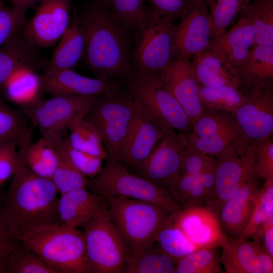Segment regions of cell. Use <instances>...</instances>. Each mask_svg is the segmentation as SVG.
I'll return each mask as SVG.
<instances>
[{
    "mask_svg": "<svg viewBox=\"0 0 273 273\" xmlns=\"http://www.w3.org/2000/svg\"><path fill=\"white\" fill-rule=\"evenodd\" d=\"M85 36L83 56L96 78L127 84L135 77L131 60L134 31L114 15L107 0H90L73 14Z\"/></svg>",
    "mask_w": 273,
    "mask_h": 273,
    "instance_id": "1",
    "label": "cell"
},
{
    "mask_svg": "<svg viewBox=\"0 0 273 273\" xmlns=\"http://www.w3.org/2000/svg\"><path fill=\"white\" fill-rule=\"evenodd\" d=\"M59 193L52 179L38 176L21 165L3 195L6 215L17 239L36 229L61 224Z\"/></svg>",
    "mask_w": 273,
    "mask_h": 273,
    "instance_id": "2",
    "label": "cell"
},
{
    "mask_svg": "<svg viewBox=\"0 0 273 273\" xmlns=\"http://www.w3.org/2000/svg\"><path fill=\"white\" fill-rule=\"evenodd\" d=\"M136 103L125 85L98 95L83 117L97 130L106 148V160L118 162L135 117Z\"/></svg>",
    "mask_w": 273,
    "mask_h": 273,
    "instance_id": "3",
    "label": "cell"
},
{
    "mask_svg": "<svg viewBox=\"0 0 273 273\" xmlns=\"http://www.w3.org/2000/svg\"><path fill=\"white\" fill-rule=\"evenodd\" d=\"M105 199L110 218L123 242L126 255L155 242L160 227L171 212L155 204L123 196Z\"/></svg>",
    "mask_w": 273,
    "mask_h": 273,
    "instance_id": "4",
    "label": "cell"
},
{
    "mask_svg": "<svg viewBox=\"0 0 273 273\" xmlns=\"http://www.w3.org/2000/svg\"><path fill=\"white\" fill-rule=\"evenodd\" d=\"M57 273H87L82 232L61 223L39 228L19 239Z\"/></svg>",
    "mask_w": 273,
    "mask_h": 273,
    "instance_id": "5",
    "label": "cell"
},
{
    "mask_svg": "<svg viewBox=\"0 0 273 273\" xmlns=\"http://www.w3.org/2000/svg\"><path fill=\"white\" fill-rule=\"evenodd\" d=\"M176 20L147 7V17L135 33L131 60L135 76L158 73L175 58Z\"/></svg>",
    "mask_w": 273,
    "mask_h": 273,
    "instance_id": "6",
    "label": "cell"
},
{
    "mask_svg": "<svg viewBox=\"0 0 273 273\" xmlns=\"http://www.w3.org/2000/svg\"><path fill=\"white\" fill-rule=\"evenodd\" d=\"M98 95H61L40 98L20 109L27 115L41 138L53 145L67 134L69 126L76 119L84 117Z\"/></svg>",
    "mask_w": 273,
    "mask_h": 273,
    "instance_id": "7",
    "label": "cell"
},
{
    "mask_svg": "<svg viewBox=\"0 0 273 273\" xmlns=\"http://www.w3.org/2000/svg\"><path fill=\"white\" fill-rule=\"evenodd\" d=\"M86 188L105 198L123 196L149 202L171 212L180 208L167 191L131 172L116 161L106 160L100 172L89 179Z\"/></svg>",
    "mask_w": 273,
    "mask_h": 273,
    "instance_id": "8",
    "label": "cell"
},
{
    "mask_svg": "<svg viewBox=\"0 0 273 273\" xmlns=\"http://www.w3.org/2000/svg\"><path fill=\"white\" fill-rule=\"evenodd\" d=\"M87 273H123L126 252L108 208L92 219L82 232Z\"/></svg>",
    "mask_w": 273,
    "mask_h": 273,
    "instance_id": "9",
    "label": "cell"
},
{
    "mask_svg": "<svg viewBox=\"0 0 273 273\" xmlns=\"http://www.w3.org/2000/svg\"><path fill=\"white\" fill-rule=\"evenodd\" d=\"M255 143L242 140L217 155L215 187L210 205L218 213L221 206L255 176Z\"/></svg>",
    "mask_w": 273,
    "mask_h": 273,
    "instance_id": "10",
    "label": "cell"
},
{
    "mask_svg": "<svg viewBox=\"0 0 273 273\" xmlns=\"http://www.w3.org/2000/svg\"><path fill=\"white\" fill-rule=\"evenodd\" d=\"M126 88L155 118L161 127L190 132L192 123L174 97L163 86L158 73L135 76Z\"/></svg>",
    "mask_w": 273,
    "mask_h": 273,
    "instance_id": "11",
    "label": "cell"
},
{
    "mask_svg": "<svg viewBox=\"0 0 273 273\" xmlns=\"http://www.w3.org/2000/svg\"><path fill=\"white\" fill-rule=\"evenodd\" d=\"M244 102L232 114L246 141L255 143L273 132V80L258 83L245 94Z\"/></svg>",
    "mask_w": 273,
    "mask_h": 273,
    "instance_id": "12",
    "label": "cell"
},
{
    "mask_svg": "<svg viewBox=\"0 0 273 273\" xmlns=\"http://www.w3.org/2000/svg\"><path fill=\"white\" fill-rule=\"evenodd\" d=\"M187 139L196 150L212 157L244 140L232 113L207 109L192 123Z\"/></svg>",
    "mask_w": 273,
    "mask_h": 273,
    "instance_id": "13",
    "label": "cell"
},
{
    "mask_svg": "<svg viewBox=\"0 0 273 273\" xmlns=\"http://www.w3.org/2000/svg\"><path fill=\"white\" fill-rule=\"evenodd\" d=\"M187 136L171 129L163 132L162 139L134 173L168 192L179 174Z\"/></svg>",
    "mask_w": 273,
    "mask_h": 273,
    "instance_id": "14",
    "label": "cell"
},
{
    "mask_svg": "<svg viewBox=\"0 0 273 273\" xmlns=\"http://www.w3.org/2000/svg\"><path fill=\"white\" fill-rule=\"evenodd\" d=\"M214 44V27L207 4L205 0L193 1L176 25L175 58L190 60L197 54L211 50Z\"/></svg>",
    "mask_w": 273,
    "mask_h": 273,
    "instance_id": "15",
    "label": "cell"
},
{
    "mask_svg": "<svg viewBox=\"0 0 273 273\" xmlns=\"http://www.w3.org/2000/svg\"><path fill=\"white\" fill-rule=\"evenodd\" d=\"M136 100L135 117L117 162L133 172L149 156L163 136L159 123L137 98Z\"/></svg>",
    "mask_w": 273,
    "mask_h": 273,
    "instance_id": "16",
    "label": "cell"
},
{
    "mask_svg": "<svg viewBox=\"0 0 273 273\" xmlns=\"http://www.w3.org/2000/svg\"><path fill=\"white\" fill-rule=\"evenodd\" d=\"M71 23L70 0H41L23 30L38 48L53 46Z\"/></svg>",
    "mask_w": 273,
    "mask_h": 273,
    "instance_id": "17",
    "label": "cell"
},
{
    "mask_svg": "<svg viewBox=\"0 0 273 273\" xmlns=\"http://www.w3.org/2000/svg\"><path fill=\"white\" fill-rule=\"evenodd\" d=\"M228 239L220 246L219 260L226 273H272L273 257L265 250L261 237Z\"/></svg>",
    "mask_w": 273,
    "mask_h": 273,
    "instance_id": "18",
    "label": "cell"
},
{
    "mask_svg": "<svg viewBox=\"0 0 273 273\" xmlns=\"http://www.w3.org/2000/svg\"><path fill=\"white\" fill-rule=\"evenodd\" d=\"M173 214L176 224L200 248L220 247L229 238L222 231L217 212L209 205L179 208Z\"/></svg>",
    "mask_w": 273,
    "mask_h": 273,
    "instance_id": "19",
    "label": "cell"
},
{
    "mask_svg": "<svg viewBox=\"0 0 273 273\" xmlns=\"http://www.w3.org/2000/svg\"><path fill=\"white\" fill-rule=\"evenodd\" d=\"M158 74L164 88L179 103L192 124L205 108L200 101L199 84L191 60L175 57Z\"/></svg>",
    "mask_w": 273,
    "mask_h": 273,
    "instance_id": "20",
    "label": "cell"
},
{
    "mask_svg": "<svg viewBox=\"0 0 273 273\" xmlns=\"http://www.w3.org/2000/svg\"><path fill=\"white\" fill-rule=\"evenodd\" d=\"M38 48L23 28L0 48V95L9 80L19 70L47 69L49 60L40 54Z\"/></svg>",
    "mask_w": 273,
    "mask_h": 273,
    "instance_id": "21",
    "label": "cell"
},
{
    "mask_svg": "<svg viewBox=\"0 0 273 273\" xmlns=\"http://www.w3.org/2000/svg\"><path fill=\"white\" fill-rule=\"evenodd\" d=\"M260 189L257 177L248 179L221 206L218 215L221 228L229 238H238L250 219Z\"/></svg>",
    "mask_w": 273,
    "mask_h": 273,
    "instance_id": "22",
    "label": "cell"
},
{
    "mask_svg": "<svg viewBox=\"0 0 273 273\" xmlns=\"http://www.w3.org/2000/svg\"><path fill=\"white\" fill-rule=\"evenodd\" d=\"M40 76L42 94H49L52 96L99 95L126 85L117 81L86 77L72 69Z\"/></svg>",
    "mask_w": 273,
    "mask_h": 273,
    "instance_id": "23",
    "label": "cell"
},
{
    "mask_svg": "<svg viewBox=\"0 0 273 273\" xmlns=\"http://www.w3.org/2000/svg\"><path fill=\"white\" fill-rule=\"evenodd\" d=\"M108 208L103 196L83 188L60 195L58 213L61 223L84 228L92 219Z\"/></svg>",
    "mask_w": 273,
    "mask_h": 273,
    "instance_id": "24",
    "label": "cell"
},
{
    "mask_svg": "<svg viewBox=\"0 0 273 273\" xmlns=\"http://www.w3.org/2000/svg\"><path fill=\"white\" fill-rule=\"evenodd\" d=\"M236 23L214 43L211 51L235 67L241 65L255 45L252 25L245 16L239 15Z\"/></svg>",
    "mask_w": 273,
    "mask_h": 273,
    "instance_id": "25",
    "label": "cell"
},
{
    "mask_svg": "<svg viewBox=\"0 0 273 273\" xmlns=\"http://www.w3.org/2000/svg\"><path fill=\"white\" fill-rule=\"evenodd\" d=\"M198 84L207 86H230L241 89L235 68L211 50L195 55L191 61Z\"/></svg>",
    "mask_w": 273,
    "mask_h": 273,
    "instance_id": "26",
    "label": "cell"
},
{
    "mask_svg": "<svg viewBox=\"0 0 273 273\" xmlns=\"http://www.w3.org/2000/svg\"><path fill=\"white\" fill-rule=\"evenodd\" d=\"M85 48L84 31L73 15V20L60 41L42 75L72 69L83 56Z\"/></svg>",
    "mask_w": 273,
    "mask_h": 273,
    "instance_id": "27",
    "label": "cell"
},
{
    "mask_svg": "<svg viewBox=\"0 0 273 273\" xmlns=\"http://www.w3.org/2000/svg\"><path fill=\"white\" fill-rule=\"evenodd\" d=\"M235 68L241 88L246 92L258 83L273 80V46L254 45L244 61Z\"/></svg>",
    "mask_w": 273,
    "mask_h": 273,
    "instance_id": "28",
    "label": "cell"
},
{
    "mask_svg": "<svg viewBox=\"0 0 273 273\" xmlns=\"http://www.w3.org/2000/svg\"><path fill=\"white\" fill-rule=\"evenodd\" d=\"M28 117L20 109L8 106L0 95V144L15 142L19 158L31 143L34 126L28 124Z\"/></svg>",
    "mask_w": 273,
    "mask_h": 273,
    "instance_id": "29",
    "label": "cell"
},
{
    "mask_svg": "<svg viewBox=\"0 0 273 273\" xmlns=\"http://www.w3.org/2000/svg\"><path fill=\"white\" fill-rule=\"evenodd\" d=\"M175 260L154 242L141 251L127 255L124 273H173Z\"/></svg>",
    "mask_w": 273,
    "mask_h": 273,
    "instance_id": "30",
    "label": "cell"
},
{
    "mask_svg": "<svg viewBox=\"0 0 273 273\" xmlns=\"http://www.w3.org/2000/svg\"><path fill=\"white\" fill-rule=\"evenodd\" d=\"M3 93L19 107L32 103L42 94L40 76L30 69L19 70L9 80Z\"/></svg>",
    "mask_w": 273,
    "mask_h": 273,
    "instance_id": "31",
    "label": "cell"
},
{
    "mask_svg": "<svg viewBox=\"0 0 273 273\" xmlns=\"http://www.w3.org/2000/svg\"><path fill=\"white\" fill-rule=\"evenodd\" d=\"M155 242L175 261L201 249L192 243L176 224L173 211L160 227Z\"/></svg>",
    "mask_w": 273,
    "mask_h": 273,
    "instance_id": "32",
    "label": "cell"
},
{
    "mask_svg": "<svg viewBox=\"0 0 273 273\" xmlns=\"http://www.w3.org/2000/svg\"><path fill=\"white\" fill-rule=\"evenodd\" d=\"M20 161L36 175L52 179L59 158L54 146L41 137L29 145Z\"/></svg>",
    "mask_w": 273,
    "mask_h": 273,
    "instance_id": "33",
    "label": "cell"
},
{
    "mask_svg": "<svg viewBox=\"0 0 273 273\" xmlns=\"http://www.w3.org/2000/svg\"><path fill=\"white\" fill-rule=\"evenodd\" d=\"M240 15L251 22L255 45L273 46V0H252Z\"/></svg>",
    "mask_w": 273,
    "mask_h": 273,
    "instance_id": "34",
    "label": "cell"
},
{
    "mask_svg": "<svg viewBox=\"0 0 273 273\" xmlns=\"http://www.w3.org/2000/svg\"><path fill=\"white\" fill-rule=\"evenodd\" d=\"M198 84L200 101L205 109L232 114L245 100V94L237 88Z\"/></svg>",
    "mask_w": 273,
    "mask_h": 273,
    "instance_id": "35",
    "label": "cell"
},
{
    "mask_svg": "<svg viewBox=\"0 0 273 273\" xmlns=\"http://www.w3.org/2000/svg\"><path fill=\"white\" fill-rule=\"evenodd\" d=\"M168 193L180 208L209 205L210 203L201 181L197 176L191 174L180 173Z\"/></svg>",
    "mask_w": 273,
    "mask_h": 273,
    "instance_id": "36",
    "label": "cell"
},
{
    "mask_svg": "<svg viewBox=\"0 0 273 273\" xmlns=\"http://www.w3.org/2000/svg\"><path fill=\"white\" fill-rule=\"evenodd\" d=\"M67 137L75 149L106 159L100 136L93 124L83 117L74 120L69 126Z\"/></svg>",
    "mask_w": 273,
    "mask_h": 273,
    "instance_id": "37",
    "label": "cell"
},
{
    "mask_svg": "<svg viewBox=\"0 0 273 273\" xmlns=\"http://www.w3.org/2000/svg\"><path fill=\"white\" fill-rule=\"evenodd\" d=\"M265 180L257 195L249 221L240 238L261 236L263 223L273 219V177Z\"/></svg>",
    "mask_w": 273,
    "mask_h": 273,
    "instance_id": "38",
    "label": "cell"
},
{
    "mask_svg": "<svg viewBox=\"0 0 273 273\" xmlns=\"http://www.w3.org/2000/svg\"><path fill=\"white\" fill-rule=\"evenodd\" d=\"M252 0H205L211 16L214 43Z\"/></svg>",
    "mask_w": 273,
    "mask_h": 273,
    "instance_id": "39",
    "label": "cell"
},
{
    "mask_svg": "<svg viewBox=\"0 0 273 273\" xmlns=\"http://www.w3.org/2000/svg\"><path fill=\"white\" fill-rule=\"evenodd\" d=\"M220 260L216 247L198 249L175 261L176 273H219Z\"/></svg>",
    "mask_w": 273,
    "mask_h": 273,
    "instance_id": "40",
    "label": "cell"
},
{
    "mask_svg": "<svg viewBox=\"0 0 273 273\" xmlns=\"http://www.w3.org/2000/svg\"><path fill=\"white\" fill-rule=\"evenodd\" d=\"M4 273H57L20 240L9 254Z\"/></svg>",
    "mask_w": 273,
    "mask_h": 273,
    "instance_id": "41",
    "label": "cell"
},
{
    "mask_svg": "<svg viewBox=\"0 0 273 273\" xmlns=\"http://www.w3.org/2000/svg\"><path fill=\"white\" fill-rule=\"evenodd\" d=\"M54 146L58 155L59 162L52 180L59 193L61 195L86 188L89 180L87 177L76 169L58 145Z\"/></svg>",
    "mask_w": 273,
    "mask_h": 273,
    "instance_id": "42",
    "label": "cell"
},
{
    "mask_svg": "<svg viewBox=\"0 0 273 273\" xmlns=\"http://www.w3.org/2000/svg\"><path fill=\"white\" fill-rule=\"evenodd\" d=\"M145 0H107L111 11L117 18L134 33L144 23L147 17Z\"/></svg>",
    "mask_w": 273,
    "mask_h": 273,
    "instance_id": "43",
    "label": "cell"
},
{
    "mask_svg": "<svg viewBox=\"0 0 273 273\" xmlns=\"http://www.w3.org/2000/svg\"><path fill=\"white\" fill-rule=\"evenodd\" d=\"M56 145L60 147L76 169L86 177L93 178L102 169L103 159L74 149L69 144L67 134Z\"/></svg>",
    "mask_w": 273,
    "mask_h": 273,
    "instance_id": "44",
    "label": "cell"
},
{
    "mask_svg": "<svg viewBox=\"0 0 273 273\" xmlns=\"http://www.w3.org/2000/svg\"><path fill=\"white\" fill-rule=\"evenodd\" d=\"M26 12L13 6L7 7L0 0V48L24 26L27 22Z\"/></svg>",
    "mask_w": 273,
    "mask_h": 273,
    "instance_id": "45",
    "label": "cell"
},
{
    "mask_svg": "<svg viewBox=\"0 0 273 273\" xmlns=\"http://www.w3.org/2000/svg\"><path fill=\"white\" fill-rule=\"evenodd\" d=\"M215 166L216 160L212 156L197 151L187 143L183 154L180 173L197 175L214 171Z\"/></svg>",
    "mask_w": 273,
    "mask_h": 273,
    "instance_id": "46",
    "label": "cell"
},
{
    "mask_svg": "<svg viewBox=\"0 0 273 273\" xmlns=\"http://www.w3.org/2000/svg\"><path fill=\"white\" fill-rule=\"evenodd\" d=\"M254 173L264 180L273 177V141L267 138L255 143Z\"/></svg>",
    "mask_w": 273,
    "mask_h": 273,
    "instance_id": "47",
    "label": "cell"
},
{
    "mask_svg": "<svg viewBox=\"0 0 273 273\" xmlns=\"http://www.w3.org/2000/svg\"><path fill=\"white\" fill-rule=\"evenodd\" d=\"M22 165L15 142L0 144V187L13 176Z\"/></svg>",
    "mask_w": 273,
    "mask_h": 273,
    "instance_id": "48",
    "label": "cell"
},
{
    "mask_svg": "<svg viewBox=\"0 0 273 273\" xmlns=\"http://www.w3.org/2000/svg\"><path fill=\"white\" fill-rule=\"evenodd\" d=\"M18 241L11 233L0 194V273H4L8 257Z\"/></svg>",
    "mask_w": 273,
    "mask_h": 273,
    "instance_id": "49",
    "label": "cell"
},
{
    "mask_svg": "<svg viewBox=\"0 0 273 273\" xmlns=\"http://www.w3.org/2000/svg\"><path fill=\"white\" fill-rule=\"evenodd\" d=\"M150 10L161 16L177 20L191 7L192 0H147Z\"/></svg>",
    "mask_w": 273,
    "mask_h": 273,
    "instance_id": "50",
    "label": "cell"
},
{
    "mask_svg": "<svg viewBox=\"0 0 273 273\" xmlns=\"http://www.w3.org/2000/svg\"><path fill=\"white\" fill-rule=\"evenodd\" d=\"M261 238L266 251L273 257V219L263 223Z\"/></svg>",
    "mask_w": 273,
    "mask_h": 273,
    "instance_id": "51",
    "label": "cell"
},
{
    "mask_svg": "<svg viewBox=\"0 0 273 273\" xmlns=\"http://www.w3.org/2000/svg\"><path fill=\"white\" fill-rule=\"evenodd\" d=\"M12 6L22 11H26L29 8H34L41 0H8Z\"/></svg>",
    "mask_w": 273,
    "mask_h": 273,
    "instance_id": "52",
    "label": "cell"
},
{
    "mask_svg": "<svg viewBox=\"0 0 273 273\" xmlns=\"http://www.w3.org/2000/svg\"><path fill=\"white\" fill-rule=\"evenodd\" d=\"M192 1L195 2H201L204 1V0H192Z\"/></svg>",
    "mask_w": 273,
    "mask_h": 273,
    "instance_id": "53",
    "label": "cell"
}]
</instances>
